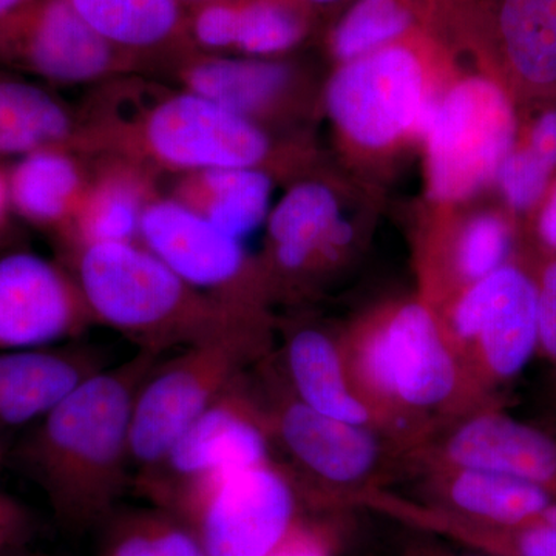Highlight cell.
Segmentation results:
<instances>
[{"instance_id":"43","label":"cell","mask_w":556,"mask_h":556,"mask_svg":"<svg viewBox=\"0 0 556 556\" xmlns=\"http://www.w3.org/2000/svg\"><path fill=\"white\" fill-rule=\"evenodd\" d=\"M181 2L189 9V7L199 5V3L204 2H214V0H181Z\"/></svg>"},{"instance_id":"20","label":"cell","mask_w":556,"mask_h":556,"mask_svg":"<svg viewBox=\"0 0 556 556\" xmlns=\"http://www.w3.org/2000/svg\"><path fill=\"white\" fill-rule=\"evenodd\" d=\"M453 468L496 471L540 486L556 503V439L501 413H481L450 437Z\"/></svg>"},{"instance_id":"25","label":"cell","mask_w":556,"mask_h":556,"mask_svg":"<svg viewBox=\"0 0 556 556\" xmlns=\"http://www.w3.org/2000/svg\"><path fill=\"white\" fill-rule=\"evenodd\" d=\"M441 508L492 526H518L555 517V501L540 486L496 471L453 468L437 486Z\"/></svg>"},{"instance_id":"10","label":"cell","mask_w":556,"mask_h":556,"mask_svg":"<svg viewBox=\"0 0 556 556\" xmlns=\"http://www.w3.org/2000/svg\"><path fill=\"white\" fill-rule=\"evenodd\" d=\"M354 368L372 396L409 408L444 404L459 382L437 317L417 302L397 306L358 338Z\"/></svg>"},{"instance_id":"6","label":"cell","mask_w":556,"mask_h":556,"mask_svg":"<svg viewBox=\"0 0 556 556\" xmlns=\"http://www.w3.org/2000/svg\"><path fill=\"white\" fill-rule=\"evenodd\" d=\"M518 130L517 102L500 80L484 70L453 76L420 138L431 199L456 204L493 185Z\"/></svg>"},{"instance_id":"37","label":"cell","mask_w":556,"mask_h":556,"mask_svg":"<svg viewBox=\"0 0 556 556\" xmlns=\"http://www.w3.org/2000/svg\"><path fill=\"white\" fill-rule=\"evenodd\" d=\"M536 239L547 255L556 257V175L533 211Z\"/></svg>"},{"instance_id":"34","label":"cell","mask_w":556,"mask_h":556,"mask_svg":"<svg viewBox=\"0 0 556 556\" xmlns=\"http://www.w3.org/2000/svg\"><path fill=\"white\" fill-rule=\"evenodd\" d=\"M538 350L556 362V257L541 263L536 274Z\"/></svg>"},{"instance_id":"30","label":"cell","mask_w":556,"mask_h":556,"mask_svg":"<svg viewBox=\"0 0 556 556\" xmlns=\"http://www.w3.org/2000/svg\"><path fill=\"white\" fill-rule=\"evenodd\" d=\"M314 14L289 0H241L236 51L276 60L309 35Z\"/></svg>"},{"instance_id":"12","label":"cell","mask_w":556,"mask_h":556,"mask_svg":"<svg viewBox=\"0 0 556 556\" xmlns=\"http://www.w3.org/2000/svg\"><path fill=\"white\" fill-rule=\"evenodd\" d=\"M0 65L54 84L142 73L137 60L91 30L67 0H33L0 20Z\"/></svg>"},{"instance_id":"33","label":"cell","mask_w":556,"mask_h":556,"mask_svg":"<svg viewBox=\"0 0 556 556\" xmlns=\"http://www.w3.org/2000/svg\"><path fill=\"white\" fill-rule=\"evenodd\" d=\"M241 0H214L188 9V35L193 50L204 54L236 51Z\"/></svg>"},{"instance_id":"27","label":"cell","mask_w":556,"mask_h":556,"mask_svg":"<svg viewBox=\"0 0 556 556\" xmlns=\"http://www.w3.org/2000/svg\"><path fill=\"white\" fill-rule=\"evenodd\" d=\"M78 115L49 90L0 73V156L43 149L75 152Z\"/></svg>"},{"instance_id":"16","label":"cell","mask_w":556,"mask_h":556,"mask_svg":"<svg viewBox=\"0 0 556 556\" xmlns=\"http://www.w3.org/2000/svg\"><path fill=\"white\" fill-rule=\"evenodd\" d=\"M170 72L182 89L200 94L263 129L298 110L300 76L288 62L192 51Z\"/></svg>"},{"instance_id":"1","label":"cell","mask_w":556,"mask_h":556,"mask_svg":"<svg viewBox=\"0 0 556 556\" xmlns=\"http://www.w3.org/2000/svg\"><path fill=\"white\" fill-rule=\"evenodd\" d=\"M135 75L100 84L76 112L78 155L116 156L178 177L208 169L285 172L287 149L268 130L182 87Z\"/></svg>"},{"instance_id":"19","label":"cell","mask_w":556,"mask_h":556,"mask_svg":"<svg viewBox=\"0 0 556 556\" xmlns=\"http://www.w3.org/2000/svg\"><path fill=\"white\" fill-rule=\"evenodd\" d=\"M93 160L72 228L60 241L62 255L93 244L139 241L142 215L160 195L153 172L116 156Z\"/></svg>"},{"instance_id":"21","label":"cell","mask_w":556,"mask_h":556,"mask_svg":"<svg viewBox=\"0 0 556 556\" xmlns=\"http://www.w3.org/2000/svg\"><path fill=\"white\" fill-rule=\"evenodd\" d=\"M87 25L142 68L155 61L167 67L193 47L188 35V7L181 0H67Z\"/></svg>"},{"instance_id":"35","label":"cell","mask_w":556,"mask_h":556,"mask_svg":"<svg viewBox=\"0 0 556 556\" xmlns=\"http://www.w3.org/2000/svg\"><path fill=\"white\" fill-rule=\"evenodd\" d=\"M38 529L30 508L16 497L0 493V556L30 547Z\"/></svg>"},{"instance_id":"24","label":"cell","mask_w":556,"mask_h":556,"mask_svg":"<svg viewBox=\"0 0 556 556\" xmlns=\"http://www.w3.org/2000/svg\"><path fill=\"white\" fill-rule=\"evenodd\" d=\"M289 386L303 404L324 415L365 426L372 415L346 375L345 354L327 332L300 328L287 345Z\"/></svg>"},{"instance_id":"11","label":"cell","mask_w":556,"mask_h":556,"mask_svg":"<svg viewBox=\"0 0 556 556\" xmlns=\"http://www.w3.org/2000/svg\"><path fill=\"white\" fill-rule=\"evenodd\" d=\"M139 243L190 287L243 313L262 314L268 295L262 266L243 243L172 197H156L144 211Z\"/></svg>"},{"instance_id":"13","label":"cell","mask_w":556,"mask_h":556,"mask_svg":"<svg viewBox=\"0 0 556 556\" xmlns=\"http://www.w3.org/2000/svg\"><path fill=\"white\" fill-rule=\"evenodd\" d=\"M94 325L61 260L30 251L0 254V353L75 342Z\"/></svg>"},{"instance_id":"23","label":"cell","mask_w":556,"mask_h":556,"mask_svg":"<svg viewBox=\"0 0 556 556\" xmlns=\"http://www.w3.org/2000/svg\"><path fill=\"white\" fill-rule=\"evenodd\" d=\"M273 175L262 169H208L179 175L170 197L236 239L266 223Z\"/></svg>"},{"instance_id":"3","label":"cell","mask_w":556,"mask_h":556,"mask_svg":"<svg viewBox=\"0 0 556 556\" xmlns=\"http://www.w3.org/2000/svg\"><path fill=\"white\" fill-rule=\"evenodd\" d=\"M78 281L94 324L164 354L262 327L260 316L230 308L190 287L153 252L135 243L93 244L62 255Z\"/></svg>"},{"instance_id":"26","label":"cell","mask_w":556,"mask_h":556,"mask_svg":"<svg viewBox=\"0 0 556 556\" xmlns=\"http://www.w3.org/2000/svg\"><path fill=\"white\" fill-rule=\"evenodd\" d=\"M452 0H354L328 36L332 60L343 64L417 33L441 36Z\"/></svg>"},{"instance_id":"22","label":"cell","mask_w":556,"mask_h":556,"mask_svg":"<svg viewBox=\"0 0 556 556\" xmlns=\"http://www.w3.org/2000/svg\"><path fill=\"white\" fill-rule=\"evenodd\" d=\"M83 159L67 149H43L17 159L5 172L11 211L64 240L89 182Z\"/></svg>"},{"instance_id":"32","label":"cell","mask_w":556,"mask_h":556,"mask_svg":"<svg viewBox=\"0 0 556 556\" xmlns=\"http://www.w3.org/2000/svg\"><path fill=\"white\" fill-rule=\"evenodd\" d=\"M555 175L546 161L517 139L497 170L495 185L511 212L532 214Z\"/></svg>"},{"instance_id":"29","label":"cell","mask_w":556,"mask_h":556,"mask_svg":"<svg viewBox=\"0 0 556 556\" xmlns=\"http://www.w3.org/2000/svg\"><path fill=\"white\" fill-rule=\"evenodd\" d=\"M100 532V556H207L188 527L155 506L118 507Z\"/></svg>"},{"instance_id":"41","label":"cell","mask_w":556,"mask_h":556,"mask_svg":"<svg viewBox=\"0 0 556 556\" xmlns=\"http://www.w3.org/2000/svg\"><path fill=\"white\" fill-rule=\"evenodd\" d=\"M409 556H456V555L444 554V552L417 551V552H415V554H412ZM466 556H489V555L479 554V552H477V554L466 555Z\"/></svg>"},{"instance_id":"5","label":"cell","mask_w":556,"mask_h":556,"mask_svg":"<svg viewBox=\"0 0 556 556\" xmlns=\"http://www.w3.org/2000/svg\"><path fill=\"white\" fill-rule=\"evenodd\" d=\"M160 508L178 518L207 556H270L313 511L292 475L273 460L179 486Z\"/></svg>"},{"instance_id":"18","label":"cell","mask_w":556,"mask_h":556,"mask_svg":"<svg viewBox=\"0 0 556 556\" xmlns=\"http://www.w3.org/2000/svg\"><path fill=\"white\" fill-rule=\"evenodd\" d=\"M109 351L75 342L0 353V430L31 427L91 376L112 367Z\"/></svg>"},{"instance_id":"44","label":"cell","mask_w":556,"mask_h":556,"mask_svg":"<svg viewBox=\"0 0 556 556\" xmlns=\"http://www.w3.org/2000/svg\"><path fill=\"white\" fill-rule=\"evenodd\" d=\"M0 460H2V452H0Z\"/></svg>"},{"instance_id":"8","label":"cell","mask_w":556,"mask_h":556,"mask_svg":"<svg viewBox=\"0 0 556 556\" xmlns=\"http://www.w3.org/2000/svg\"><path fill=\"white\" fill-rule=\"evenodd\" d=\"M442 36L473 50L517 104H556V0H453Z\"/></svg>"},{"instance_id":"28","label":"cell","mask_w":556,"mask_h":556,"mask_svg":"<svg viewBox=\"0 0 556 556\" xmlns=\"http://www.w3.org/2000/svg\"><path fill=\"white\" fill-rule=\"evenodd\" d=\"M371 506L427 532L455 540L489 556H556V517L518 526H492L456 517L431 506L371 496Z\"/></svg>"},{"instance_id":"36","label":"cell","mask_w":556,"mask_h":556,"mask_svg":"<svg viewBox=\"0 0 556 556\" xmlns=\"http://www.w3.org/2000/svg\"><path fill=\"white\" fill-rule=\"evenodd\" d=\"M517 139L556 170V105H544L519 127Z\"/></svg>"},{"instance_id":"7","label":"cell","mask_w":556,"mask_h":556,"mask_svg":"<svg viewBox=\"0 0 556 556\" xmlns=\"http://www.w3.org/2000/svg\"><path fill=\"white\" fill-rule=\"evenodd\" d=\"M262 346V327L240 329L182 348L161 361L139 387L131 409V464L138 470L167 448L241 376Z\"/></svg>"},{"instance_id":"14","label":"cell","mask_w":556,"mask_h":556,"mask_svg":"<svg viewBox=\"0 0 556 556\" xmlns=\"http://www.w3.org/2000/svg\"><path fill=\"white\" fill-rule=\"evenodd\" d=\"M450 324L457 339L473 343L489 378H515L538 350L535 278L508 263L464 289Z\"/></svg>"},{"instance_id":"9","label":"cell","mask_w":556,"mask_h":556,"mask_svg":"<svg viewBox=\"0 0 556 556\" xmlns=\"http://www.w3.org/2000/svg\"><path fill=\"white\" fill-rule=\"evenodd\" d=\"M273 439L268 409L249 393L240 376L159 460L137 470L131 486L150 506H159L197 479L268 463Z\"/></svg>"},{"instance_id":"2","label":"cell","mask_w":556,"mask_h":556,"mask_svg":"<svg viewBox=\"0 0 556 556\" xmlns=\"http://www.w3.org/2000/svg\"><path fill=\"white\" fill-rule=\"evenodd\" d=\"M161 354L137 350L129 361L80 383L30 427L14 450L58 525L84 535L100 530L131 485L130 422L139 387Z\"/></svg>"},{"instance_id":"31","label":"cell","mask_w":556,"mask_h":556,"mask_svg":"<svg viewBox=\"0 0 556 556\" xmlns=\"http://www.w3.org/2000/svg\"><path fill=\"white\" fill-rule=\"evenodd\" d=\"M514 249V226L501 212H479L468 218L453 243L452 263L459 280L468 285L508 265Z\"/></svg>"},{"instance_id":"38","label":"cell","mask_w":556,"mask_h":556,"mask_svg":"<svg viewBox=\"0 0 556 556\" xmlns=\"http://www.w3.org/2000/svg\"><path fill=\"white\" fill-rule=\"evenodd\" d=\"M11 212L9 203V192H7L5 172L0 170V239L5 233L9 225V214Z\"/></svg>"},{"instance_id":"15","label":"cell","mask_w":556,"mask_h":556,"mask_svg":"<svg viewBox=\"0 0 556 556\" xmlns=\"http://www.w3.org/2000/svg\"><path fill=\"white\" fill-rule=\"evenodd\" d=\"M351 236L353 229L329 186L306 179L289 188L266 219L268 255L260 266L268 291L332 262Z\"/></svg>"},{"instance_id":"4","label":"cell","mask_w":556,"mask_h":556,"mask_svg":"<svg viewBox=\"0 0 556 556\" xmlns=\"http://www.w3.org/2000/svg\"><path fill=\"white\" fill-rule=\"evenodd\" d=\"M455 75L447 40L417 33L338 64L325 89V109L351 148L391 152L420 141L434 102Z\"/></svg>"},{"instance_id":"39","label":"cell","mask_w":556,"mask_h":556,"mask_svg":"<svg viewBox=\"0 0 556 556\" xmlns=\"http://www.w3.org/2000/svg\"><path fill=\"white\" fill-rule=\"evenodd\" d=\"M289 2L295 3V5L302 7L311 14H316L317 11L329 10L332 7L342 5L348 0H289Z\"/></svg>"},{"instance_id":"42","label":"cell","mask_w":556,"mask_h":556,"mask_svg":"<svg viewBox=\"0 0 556 556\" xmlns=\"http://www.w3.org/2000/svg\"><path fill=\"white\" fill-rule=\"evenodd\" d=\"M3 556H51V555L40 554V552L31 551V548L28 547V548H22V551H17V552H11V554H7Z\"/></svg>"},{"instance_id":"40","label":"cell","mask_w":556,"mask_h":556,"mask_svg":"<svg viewBox=\"0 0 556 556\" xmlns=\"http://www.w3.org/2000/svg\"><path fill=\"white\" fill-rule=\"evenodd\" d=\"M33 0H0V20L9 16L13 11L22 9V7L28 5Z\"/></svg>"},{"instance_id":"17","label":"cell","mask_w":556,"mask_h":556,"mask_svg":"<svg viewBox=\"0 0 556 556\" xmlns=\"http://www.w3.org/2000/svg\"><path fill=\"white\" fill-rule=\"evenodd\" d=\"M273 438L302 477L321 486L356 484L378 463L379 447L365 426L324 415L289 393L268 408Z\"/></svg>"}]
</instances>
